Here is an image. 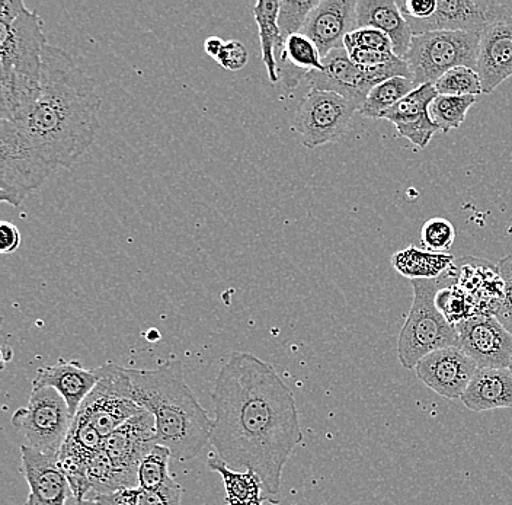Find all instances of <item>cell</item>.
<instances>
[{
  "label": "cell",
  "mask_w": 512,
  "mask_h": 505,
  "mask_svg": "<svg viewBox=\"0 0 512 505\" xmlns=\"http://www.w3.org/2000/svg\"><path fill=\"white\" fill-rule=\"evenodd\" d=\"M131 395L155 418L156 444L181 462L194 459L211 441L214 420L185 382L184 364L169 360L153 370L127 369Z\"/></svg>",
  "instance_id": "3"
},
{
  "label": "cell",
  "mask_w": 512,
  "mask_h": 505,
  "mask_svg": "<svg viewBox=\"0 0 512 505\" xmlns=\"http://www.w3.org/2000/svg\"><path fill=\"white\" fill-rule=\"evenodd\" d=\"M224 44H226V41H223L220 37H208L206 43H204V51H206L207 56H210L211 59L217 62Z\"/></svg>",
  "instance_id": "39"
},
{
  "label": "cell",
  "mask_w": 512,
  "mask_h": 505,
  "mask_svg": "<svg viewBox=\"0 0 512 505\" xmlns=\"http://www.w3.org/2000/svg\"><path fill=\"white\" fill-rule=\"evenodd\" d=\"M43 21L22 0H0V120L19 121L41 95Z\"/></svg>",
  "instance_id": "4"
},
{
  "label": "cell",
  "mask_w": 512,
  "mask_h": 505,
  "mask_svg": "<svg viewBox=\"0 0 512 505\" xmlns=\"http://www.w3.org/2000/svg\"><path fill=\"white\" fill-rule=\"evenodd\" d=\"M101 104L94 79L66 50L47 46L40 98L22 120L9 123L24 145L56 172L75 165L94 146Z\"/></svg>",
  "instance_id": "2"
},
{
  "label": "cell",
  "mask_w": 512,
  "mask_h": 505,
  "mask_svg": "<svg viewBox=\"0 0 512 505\" xmlns=\"http://www.w3.org/2000/svg\"><path fill=\"white\" fill-rule=\"evenodd\" d=\"M211 441L233 471H254L264 495L278 501L284 466L302 443L296 399L274 367L254 354L235 351L214 385Z\"/></svg>",
  "instance_id": "1"
},
{
  "label": "cell",
  "mask_w": 512,
  "mask_h": 505,
  "mask_svg": "<svg viewBox=\"0 0 512 505\" xmlns=\"http://www.w3.org/2000/svg\"><path fill=\"white\" fill-rule=\"evenodd\" d=\"M475 104L476 97L438 95L431 104L430 115L434 123L440 127V131L448 133V131L459 129L462 126L467 113Z\"/></svg>",
  "instance_id": "29"
},
{
  "label": "cell",
  "mask_w": 512,
  "mask_h": 505,
  "mask_svg": "<svg viewBox=\"0 0 512 505\" xmlns=\"http://www.w3.org/2000/svg\"><path fill=\"white\" fill-rule=\"evenodd\" d=\"M456 228L444 217H432L421 229V242L424 248L437 254H446L456 241Z\"/></svg>",
  "instance_id": "33"
},
{
  "label": "cell",
  "mask_w": 512,
  "mask_h": 505,
  "mask_svg": "<svg viewBox=\"0 0 512 505\" xmlns=\"http://www.w3.org/2000/svg\"><path fill=\"white\" fill-rule=\"evenodd\" d=\"M456 283V264L437 280H411L414 302L398 340V359L405 369H415L419 361L434 351L459 347L456 326L435 305L437 293Z\"/></svg>",
  "instance_id": "5"
},
{
  "label": "cell",
  "mask_w": 512,
  "mask_h": 505,
  "mask_svg": "<svg viewBox=\"0 0 512 505\" xmlns=\"http://www.w3.org/2000/svg\"><path fill=\"white\" fill-rule=\"evenodd\" d=\"M496 319L501 322L502 325L505 326L508 332L512 335V310H508V312H499L496 315Z\"/></svg>",
  "instance_id": "40"
},
{
  "label": "cell",
  "mask_w": 512,
  "mask_h": 505,
  "mask_svg": "<svg viewBox=\"0 0 512 505\" xmlns=\"http://www.w3.org/2000/svg\"><path fill=\"white\" fill-rule=\"evenodd\" d=\"M357 28H376L382 31L392 40L393 53L400 59L406 56L414 38L395 0H358Z\"/></svg>",
  "instance_id": "21"
},
{
  "label": "cell",
  "mask_w": 512,
  "mask_h": 505,
  "mask_svg": "<svg viewBox=\"0 0 512 505\" xmlns=\"http://www.w3.org/2000/svg\"><path fill=\"white\" fill-rule=\"evenodd\" d=\"M102 375L94 391L80 405L79 417L85 418L105 440L127 423L142 407L131 395L127 369L110 363L101 367Z\"/></svg>",
  "instance_id": "9"
},
{
  "label": "cell",
  "mask_w": 512,
  "mask_h": 505,
  "mask_svg": "<svg viewBox=\"0 0 512 505\" xmlns=\"http://www.w3.org/2000/svg\"><path fill=\"white\" fill-rule=\"evenodd\" d=\"M416 88H418L416 83L409 78H393L379 83L368 94L361 114L364 117L379 120L390 108L395 107L403 98L408 97Z\"/></svg>",
  "instance_id": "28"
},
{
  "label": "cell",
  "mask_w": 512,
  "mask_h": 505,
  "mask_svg": "<svg viewBox=\"0 0 512 505\" xmlns=\"http://www.w3.org/2000/svg\"><path fill=\"white\" fill-rule=\"evenodd\" d=\"M438 95H450V97H476L483 94L482 81L478 72L470 67L460 66L448 70L435 82Z\"/></svg>",
  "instance_id": "31"
},
{
  "label": "cell",
  "mask_w": 512,
  "mask_h": 505,
  "mask_svg": "<svg viewBox=\"0 0 512 505\" xmlns=\"http://www.w3.org/2000/svg\"><path fill=\"white\" fill-rule=\"evenodd\" d=\"M22 473L30 487L24 505H67L73 497L69 479L57 455H46L31 447L21 446Z\"/></svg>",
  "instance_id": "15"
},
{
  "label": "cell",
  "mask_w": 512,
  "mask_h": 505,
  "mask_svg": "<svg viewBox=\"0 0 512 505\" xmlns=\"http://www.w3.org/2000/svg\"><path fill=\"white\" fill-rule=\"evenodd\" d=\"M207 466L222 476L227 505H264L265 501L274 504L271 498L262 495L264 487L254 471H233L217 455L208 457Z\"/></svg>",
  "instance_id": "24"
},
{
  "label": "cell",
  "mask_w": 512,
  "mask_h": 505,
  "mask_svg": "<svg viewBox=\"0 0 512 505\" xmlns=\"http://www.w3.org/2000/svg\"><path fill=\"white\" fill-rule=\"evenodd\" d=\"M358 0H320L310 12L302 33L309 37L325 59L331 51L342 49L348 34L357 30Z\"/></svg>",
  "instance_id": "16"
},
{
  "label": "cell",
  "mask_w": 512,
  "mask_h": 505,
  "mask_svg": "<svg viewBox=\"0 0 512 505\" xmlns=\"http://www.w3.org/2000/svg\"><path fill=\"white\" fill-rule=\"evenodd\" d=\"M483 94H492L512 76V24H494L480 33L478 66Z\"/></svg>",
  "instance_id": "20"
},
{
  "label": "cell",
  "mask_w": 512,
  "mask_h": 505,
  "mask_svg": "<svg viewBox=\"0 0 512 505\" xmlns=\"http://www.w3.org/2000/svg\"><path fill=\"white\" fill-rule=\"evenodd\" d=\"M319 5V0H281L278 27L284 43L288 37L302 33L310 12Z\"/></svg>",
  "instance_id": "32"
},
{
  "label": "cell",
  "mask_w": 512,
  "mask_h": 505,
  "mask_svg": "<svg viewBox=\"0 0 512 505\" xmlns=\"http://www.w3.org/2000/svg\"><path fill=\"white\" fill-rule=\"evenodd\" d=\"M456 326L459 348L478 369H508L512 360V335L494 315H478Z\"/></svg>",
  "instance_id": "11"
},
{
  "label": "cell",
  "mask_w": 512,
  "mask_h": 505,
  "mask_svg": "<svg viewBox=\"0 0 512 505\" xmlns=\"http://www.w3.org/2000/svg\"><path fill=\"white\" fill-rule=\"evenodd\" d=\"M306 82L310 89L334 92L347 99L357 108L358 113L363 110L371 89L380 83L373 70L364 69L352 62L345 47L331 51L323 59V70L309 73Z\"/></svg>",
  "instance_id": "13"
},
{
  "label": "cell",
  "mask_w": 512,
  "mask_h": 505,
  "mask_svg": "<svg viewBox=\"0 0 512 505\" xmlns=\"http://www.w3.org/2000/svg\"><path fill=\"white\" fill-rule=\"evenodd\" d=\"M278 78L287 91H293L307 75L323 70L319 49L309 37L294 34L288 37L283 49L277 54Z\"/></svg>",
  "instance_id": "23"
},
{
  "label": "cell",
  "mask_w": 512,
  "mask_h": 505,
  "mask_svg": "<svg viewBox=\"0 0 512 505\" xmlns=\"http://www.w3.org/2000/svg\"><path fill=\"white\" fill-rule=\"evenodd\" d=\"M344 47L347 50L360 49L393 53L392 40L376 28H357L345 37Z\"/></svg>",
  "instance_id": "34"
},
{
  "label": "cell",
  "mask_w": 512,
  "mask_h": 505,
  "mask_svg": "<svg viewBox=\"0 0 512 505\" xmlns=\"http://www.w3.org/2000/svg\"><path fill=\"white\" fill-rule=\"evenodd\" d=\"M155 446V418L146 409L130 418L105 440V452L120 473L124 487H139L137 471L140 462Z\"/></svg>",
  "instance_id": "12"
},
{
  "label": "cell",
  "mask_w": 512,
  "mask_h": 505,
  "mask_svg": "<svg viewBox=\"0 0 512 505\" xmlns=\"http://www.w3.org/2000/svg\"><path fill=\"white\" fill-rule=\"evenodd\" d=\"M357 108L334 92L310 89L294 114L293 130L309 149L336 143L350 131Z\"/></svg>",
  "instance_id": "10"
},
{
  "label": "cell",
  "mask_w": 512,
  "mask_h": 505,
  "mask_svg": "<svg viewBox=\"0 0 512 505\" xmlns=\"http://www.w3.org/2000/svg\"><path fill=\"white\" fill-rule=\"evenodd\" d=\"M393 267L402 276L411 280H437L443 277L456 264V258L450 254H437L425 249L408 246L396 252L392 258Z\"/></svg>",
  "instance_id": "26"
},
{
  "label": "cell",
  "mask_w": 512,
  "mask_h": 505,
  "mask_svg": "<svg viewBox=\"0 0 512 505\" xmlns=\"http://www.w3.org/2000/svg\"><path fill=\"white\" fill-rule=\"evenodd\" d=\"M249 54L246 47L238 40L226 41L222 53H220L217 63L222 66L224 70L229 72H238L243 67L248 65Z\"/></svg>",
  "instance_id": "35"
},
{
  "label": "cell",
  "mask_w": 512,
  "mask_h": 505,
  "mask_svg": "<svg viewBox=\"0 0 512 505\" xmlns=\"http://www.w3.org/2000/svg\"><path fill=\"white\" fill-rule=\"evenodd\" d=\"M347 51L348 54H350L352 62L357 66L364 67V69H376V67L389 65V63L395 62V60L398 59L395 53H382V51L360 49H350Z\"/></svg>",
  "instance_id": "36"
},
{
  "label": "cell",
  "mask_w": 512,
  "mask_h": 505,
  "mask_svg": "<svg viewBox=\"0 0 512 505\" xmlns=\"http://www.w3.org/2000/svg\"><path fill=\"white\" fill-rule=\"evenodd\" d=\"M496 268H498L499 276H501L502 283H504V302H502L498 313L508 312V310H512V254L502 258Z\"/></svg>",
  "instance_id": "37"
},
{
  "label": "cell",
  "mask_w": 512,
  "mask_h": 505,
  "mask_svg": "<svg viewBox=\"0 0 512 505\" xmlns=\"http://www.w3.org/2000/svg\"><path fill=\"white\" fill-rule=\"evenodd\" d=\"M479 43L480 33L432 31L414 35L403 60L408 63L416 86L435 85L454 67L466 66L476 70Z\"/></svg>",
  "instance_id": "6"
},
{
  "label": "cell",
  "mask_w": 512,
  "mask_h": 505,
  "mask_svg": "<svg viewBox=\"0 0 512 505\" xmlns=\"http://www.w3.org/2000/svg\"><path fill=\"white\" fill-rule=\"evenodd\" d=\"M21 242V232L15 225L11 222L0 223V252L3 255L14 254Z\"/></svg>",
  "instance_id": "38"
},
{
  "label": "cell",
  "mask_w": 512,
  "mask_h": 505,
  "mask_svg": "<svg viewBox=\"0 0 512 505\" xmlns=\"http://www.w3.org/2000/svg\"><path fill=\"white\" fill-rule=\"evenodd\" d=\"M408 24L414 35L432 31L482 33L494 25L492 0H437V9L430 19Z\"/></svg>",
  "instance_id": "17"
},
{
  "label": "cell",
  "mask_w": 512,
  "mask_h": 505,
  "mask_svg": "<svg viewBox=\"0 0 512 505\" xmlns=\"http://www.w3.org/2000/svg\"><path fill=\"white\" fill-rule=\"evenodd\" d=\"M67 505H99V504H96L95 501H92V500L78 501L72 497V498H70L69 503H67Z\"/></svg>",
  "instance_id": "41"
},
{
  "label": "cell",
  "mask_w": 512,
  "mask_h": 505,
  "mask_svg": "<svg viewBox=\"0 0 512 505\" xmlns=\"http://www.w3.org/2000/svg\"><path fill=\"white\" fill-rule=\"evenodd\" d=\"M101 375V367L86 370L79 361L59 360L54 366L38 370L32 388L56 389L63 396L70 414L75 418L80 405L98 385Z\"/></svg>",
  "instance_id": "19"
},
{
  "label": "cell",
  "mask_w": 512,
  "mask_h": 505,
  "mask_svg": "<svg viewBox=\"0 0 512 505\" xmlns=\"http://www.w3.org/2000/svg\"><path fill=\"white\" fill-rule=\"evenodd\" d=\"M478 366L459 347L434 351L416 364L418 379L447 399L462 398Z\"/></svg>",
  "instance_id": "14"
},
{
  "label": "cell",
  "mask_w": 512,
  "mask_h": 505,
  "mask_svg": "<svg viewBox=\"0 0 512 505\" xmlns=\"http://www.w3.org/2000/svg\"><path fill=\"white\" fill-rule=\"evenodd\" d=\"M462 402L470 411L512 408L510 369H478L464 391Z\"/></svg>",
  "instance_id": "22"
},
{
  "label": "cell",
  "mask_w": 512,
  "mask_h": 505,
  "mask_svg": "<svg viewBox=\"0 0 512 505\" xmlns=\"http://www.w3.org/2000/svg\"><path fill=\"white\" fill-rule=\"evenodd\" d=\"M53 174L19 139L12 124L0 120V201L21 206Z\"/></svg>",
  "instance_id": "8"
},
{
  "label": "cell",
  "mask_w": 512,
  "mask_h": 505,
  "mask_svg": "<svg viewBox=\"0 0 512 505\" xmlns=\"http://www.w3.org/2000/svg\"><path fill=\"white\" fill-rule=\"evenodd\" d=\"M11 423L25 437V446L57 455L67 439L73 417L56 389L32 388L27 407L16 409Z\"/></svg>",
  "instance_id": "7"
},
{
  "label": "cell",
  "mask_w": 512,
  "mask_h": 505,
  "mask_svg": "<svg viewBox=\"0 0 512 505\" xmlns=\"http://www.w3.org/2000/svg\"><path fill=\"white\" fill-rule=\"evenodd\" d=\"M171 457L169 449L156 444L140 462L139 471H137L139 487L158 489L171 484L174 481V476L169 473V459Z\"/></svg>",
  "instance_id": "30"
},
{
  "label": "cell",
  "mask_w": 512,
  "mask_h": 505,
  "mask_svg": "<svg viewBox=\"0 0 512 505\" xmlns=\"http://www.w3.org/2000/svg\"><path fill=\"white\" fill-rule=\"evenodd\" d=\"M438 97L434 85H421L414 92L398 102L383 115V120L395 124L400 137L408 139L412 145L425 149L440 127L430 115V107Z\"/></svg>",
  "instance_id": "18"
},
{
  "label": "cell",
  "mask_w": 512,
  "mask_h": 505,
  "mask_svg": "<svg viewBox=\"0 0 512 505\" xmlns=\"http://www.w3.org/2000/svg\"><path fill=\"white\" fill-rule=\"evenodd\" d=\"M184 489L178 482L158 489L124 488L111 494L95 495L88 500L99 505H181Z\"/></svg>",
  "instance_id": "27"
},
{
  "label": "cell",
  "mask_w": 512,
  "mask_h": 505,
  "mask_svg": "<svg viewBox=\"0 0 512 505\" xmlns=\"http://www.w3.org/2000/svg\"><path fill=\"white\" fill-rule=\"evenodd\" d=\"M278 14H280V2L277 0H259L254 6V18L258 25L259 41H261L262 62L271 83L280 82L277 54L284 46L280 27H278Z\"/></svg>",
  "instance_id": "25"
},
{
  "label": "cell",
  "mask_w": 512,
  "mask_h": 505,
  "mask_svg": "<svg viewBox=\"0 0 512 505\" xmlns=\"http://www.w3.org/2000/svg\"><path fill=\"white\" fill-rule=\"evenodd\" d=\"M508 369H510V370H511V373H512V360H511L510 367H508Z\"/></svg>",
  "instance_id": "42"
}]
</instances>
